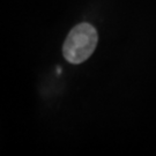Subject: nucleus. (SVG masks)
<instances>
[{"instance_id":"nucleus-1","label":"nucleus","mask_w":156,"mask_h":156,"mask_svg":"<svg viewBox=\"0 0 156 156\" xmlns=\"http://www.w3.org/2000/svg\"><path fill=\"white\" fill-rule=\"evenodd\" d=\"M97 41V31L91 24L82 22L75 26L67 35L62 45L65 59L72 64L83 62L93 55Z\"/></svg>"}]
</instances>
